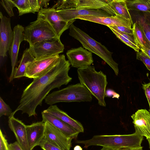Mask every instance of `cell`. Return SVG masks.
Wrapping results in <instances>:
<instances>
[{"mask_svg":"<svg viewBox=\"0 0 150 150\" xmlns=\"http://www.w3.org/2000/svg\"><path fill=\"white\" fill-rule=\"evenodd\" d=\"M66 55L70 65L77 69L90 66L93 62L92 53L81 47L70 49Z\"/></svg>","mask_w":150,"mask_h":150,"instance_id":"7c38bea8","label":"cell"},{"mask_svg":"<svg viewBox=\"0 0 150 150\" xmlns=\"http://www.w3.org/2000/svg\"><path fill=\"white\" fill-rule=\"evenodd\" d=\"M50 1V0H39L40 9L47 8Z\"/></svg>","mask_w":150,"mask_h":150,"instance_id":"f35d334b","label":"cell"},{"mask_svg":"<svg viewBox=\"0 0 150 150\" xmlns=\"http://www.w3.org/2000/svg\"><path fill=\"white\" fill-rule=\"evenodd\" d=\"M148 1L149 3L150 4V0H148Z\"/></svg>","mask_w":150,"mask_h":150,"instance_id":"bcb514c9","label":"cell"},{"mask_svg":"<svg viewBox=\"0 0 150 150\" xmlns=\"http://www.w3.org/2000/svg\"><path fill=\"white\" fill-rule=\"evenodd\" d=\"M69 35L79 41L83 47L96 54L105 61L113 69L115 74L119 73L118 64L112 57L113 53L104 45L90 36L86 33L75 26L73 23L69 27Z\"/></svg>","mask_w":150,"mask_h":150,"instance_id":"277c9868","label":"cell"},{"mask_svg":"<svg viewBox=\"0 0 150 150\" xmlns=\"http://www.w3.org/2000/svg\"><path fill=\"white\" fill-rule=\"evenodd\" d=\"M117 29L122 32L133 35L132 28L123 26H115Z\"/></svg>","mask_w":150,"mask_h":150,"instance_id":"d590c367","label":"cell"},{"mask_svg":"<svg viewBox=\"0 0 150 150\" xmlns=\"http://www.w3.org/2000/svg\"><path fill=\"white\" fill-rule=\"evenodd\" d=\"M134 40L137 45L140 48L143 47L150 49L140 25L137 21L132 28Z\"/></svg>","mask_w":150,"mask_h":150,"instance_id":"d4e9b609","label":"cell"},{"mask_svg":"<svg viewBox=\"0 0 150 150\" xmlns=\"http://www.w3.org/2000/svg\"><path fill=\"white\" fill-rule=\"evenodd\" d=\"M39 146L43 150H63L54 145L44 138Z\"/></svg>","mask_w":150,"mask_h":150,"instance_id":"4dcf8cb0","label":"cell"},{"mask_svg":"<svg viewBox=\"0 0 150 150\" xmlns=\"http://www.w3.org/2000/svg\"><path fill=\"white\" fill-rule=\"evenodd\" d=\"M59 57L57 54L35 58L27 67L25 76L33 79L39 77L54 65Z\"/></svg>","mask_w":150,"mask_h":150,"instance_id":"9c48e42d","label":"cell"},{"mask_svg":"<svg viewBox=\"0 0 150 150\" xmlns=\"http://www.w3.org/2000/svg\"><path fill=\"white\" fill-rule=\"evenodd\" d=\"M19 11V16L38 12L40 10L39 0H11Z\"/></svg>","mask_w":150,"mask_h":150,"instance_id":"7402d4cb","label":"cell"},{"mask_svg":"<svg viewBox=\"0 0 150 150\" xmlns=\"http://www.w3.org/2000/svg\"><path fill=\"white\" fill-rule=\"evenodd\" d=\"M45 122L42 121L26 125V129L28 144L31 150L39 146L44 138Z\"/></svg>","mask_w":150,"mask_h":150,"instance_id":"d6986e66","label":"cell"},{"mask_svg":"<svg viewBox=\"0 0 150 150\" xmlns=\"http://www.w3.org/2000/svg\"><path fill=\"white\" fill-rule=\"evenodd\" d=\"M8 144L5 136L0 130V150H8Z\"/></svg>","mask_w":150,"mask_h":150,"instance_id":"d6a6232c","label":"cell"},{"mask_svg":"<svg viewBox=\"0 0 150 150\" xmlns=\"http://www.w3.org/2000/svg\"><path fill=\"white\" fill-rule=\"evenodd\" d=\"M143 17L150 27V13L144 12Z\"/></svg>","mask_w":150,"mask_h":150,"instance_id":"ab89813d","label":"cell"},{"mask_svg":"<svg viewBox=\"0 0 150 150\" xmlns=\"http://www.w3.org/2000/svg\"><path fill=\"white\" fill-rule=\"evenodd\" d=\"M44 138L63 150H70L73 139L48 122H45Z\"/></svg>","mask_w":150,"mask_h":150,"instance_id":"8fae6325","label":"cell"},{"mask_svg":"<svg viewBox=\"0 0 150 150\" xmlns=\"http://www.w3.org/2000/svg\"><path fill=\"white\" fill-rule=\"evenodd\" d=\"M24 28L22 25L18 24L15 26L13 28V38L8 51L12 67L11 71L9 78V82L12 81L14 79V71L17 62L20 45L21 42L24 40L23 34Z\"/></svg>","mask_w":150,"mask_h":150,"instance_id":"9a60e30c","label":"cell"},{"mask_svg":"<svg viewBox=\"0 0 150 150\" xmlns=\"http://www.w3.org/2000/svg\"><path fill=\"white\" fill-rule=\"evenodd\" d=\"M70 64L64 54L59 55L58 61L53 67L33 81L24 90L19 105L10 117L16 112L22 111L29 117L35 116L37 107L41 106L42 102L53 89L59 88L63 85H66L72 78L68 74Z\"/></svg>","mask_w":150,"mask_h":150,"instance_id":"6da1fadb","label":"cell"},{"mask_svg":"<svg viewBox=\"0 0 150 150\" xmlns=\"http://www.w3.org/2000/svg\"><path fill=\"white\" fill-rule=\"evenodd\" d=\"M74 150H82V148L80 146L77 145L74 146Z\"/></svg>","mask_w":150,"mask_h":150,"instance_id":"7bdbcfd3","label":"cell"},{"mask_svg":"<svg viewBox=\"0 0 150 150\" xmlns=\"http://www.w3.org/2000/svg\"><path fill=\"white\" fill-rule=\"evenodd\" d=\"M35 59L29 48H26L25 50L20 61L18 67L15 68L13 74L14 79L25 76V70L27 67Z\"/></svg>","mask_w":150,"mask_h":150,"instance_id":"cb8c5ba5","label":"cell"},{"mask_svg":"<svg viewBox=\"0 0 150 150\" xmlns=\"http://www.w3.org/2000/svg\"><path fill=\"white\" fill-rule=\"evenodd\" d=\"M119 34L124 37L126 38L127 39L132 42L136 44L134 38L133 36L128 34L122 32L117 29L115 26H112ZM137 45V44H136Z\"/></svg>","mask_w":150,"mask_h":150,"instance_id":"e575fe53","label":"cell"},{"mask_svg":"<svg viewBox=\"0 0 150 150\" xmlns=\"http://www.w3.org/2000/svg\"><path fill=\"white\" fill-rule=\"evenodd\" d=\"M0 18V55L4 58L7 56L13 41L14 32L11 28L10 18L3 16L1 12Z\"/></svg>","mask_w":150,"mask_h":150,"instance_id":"4fadbf2b","label":"cell"},{"mask_svg":"<svg viewBox=\"0 0 150 150\" xmlns=\"http://www.w3.org/2000/svg\"><path fill=\"white\" fill-rule=\"evenodd\" d=\"M147 140L148 141L149 145V148L150 149V138L148 139H147Z\"/></svg>","mask_w":150,"mask_h":150,"instance_id":"f6af8a7d","label":"cell"},{"mask_svg":"<svg viewBox=\"0 0 150 150\" xmlns=\"http://www.w3.org/2000/svg\"><path fill=\"white\" fill-rule=\"evenodd\" d=\"M129 10L139 11L150 13V4L148 0H126Z\"/></svg>","mask_w":150,"mask_h":150,"instance_id":"484cf974","label":"cell"},{"mask_svg":"<svg viewBox=\"0 0 150 150\" xmlns=\"http://www.w3.org/2000/svg\"><path fill=\"white\" fill-rule=\"evenodd\" d=\"M52 8L56 11L61 9L77 8L100 9L104 10L111 16L115 15L108 6L107 0H64L58 1Z\"/></svg>","mask_w":150,"mask_h":150,"instance_id":"52a82bcc","label":"cell"},{"mask_svg":"<svg viewBox=\"0 0 150 150\" xmlns=\"http://www.w3.org/2000/svg\"><path fill=\"white\" fill-rule=\"evenodd\" d=\"M41 114L43 122H50L72 139H76L80 132L73 127L44 110L42 112Z\"/></svg>","mask_w":150,"mask_h":150,"instance_id":"ffe728a7","label":"cell"},{"mask_svg":"<svg viewBox=\"0 0 150 150\" xmlns=\"http://www.w3.org/2000/svg\"><path fill=\"white\" fill-rule=\"evenodd\" d=\"M131 117L135 132L147 139L150 138V112L146 109L138 110Z\"/></svg>","mask_w":150,"mask_h":150,"instance_id":"5bb4252c","label":"cell"},{"mask_svg":"<svg viewBox=\"0 0 150 150\" xmlns=\"http://www.w3.org/2000/svg\"><path fill=\"white\" fill-rule=\"evenodd\" d=\"M76 19L92 22L107 26H123L132 28V20L126 19L117 15L108 17L79 16L75 18Z\"/></svg>","mask_w":150,"mask_h":150,"instance_id":"2e32d148","label":"cell"},{"mask_svg":"<svg viewBox=\"0 0 150 150\" xmlns=\"http://www.w3.org/2000/svg\"><path fill=\"white\" fill-rule=\"evenodd\" d=\"M8 150H23L17 141L8 144Z\"/></svg>","mask_w":150,"mask_h":150,"instance_id":"8d00e7d4","label":"cell"},{"mask_svg":"<svg viewBox=\"0 0 150 150\" xmlns=\"http://www.w3.org/2000/svg\"><path fill=\"white\" fill-rule=\"evenodd\" d=\"M44 111L70 125L80 133L84 132L83 127L80 122L70 117L66 112L59 108L57 105H50Z\"/></svg>","mask_w":150,"mask_h":150,"instance_id":"44dd1931","label":"cell"},{"mask_svg":"<svg viewBox=\"0 0 150 150\" xmlns=\"http://www.w3.org/2000/svg\"><path fill=\"white\" fill-rule=\"evenodd\" d=\"M37 18L46 20L52 27L59 38L63 33L69 28L70 25L76 20L70 22L65 21L56 9L52 8L41 9L38 13Z\"/></svg>","mask_w":150,"mask_h":150,"instance_id":"30bf717a","label":"cell"},{"mask_svg":"<svg viewBox=\"0 0 150 150\" xmlns=\"http://www.w3.org/2000/svg\"><path fill=\"white\" fill-rule=\"evenodd\" d=\"M116 36L122 42L129 47L133 49L136 52H139L140 48L136 44L124 37L119 34L112 26H108Z\"/></svg>","mask_w":150,"mask_h":150,"instance_id":"83f0119b","label":"cell"},{"mask_svg":"<svg viewBox=\"0 0 150 150\" xmlns=\"http://www.w3.org/2000/svg\"><path fill=\"white\" fill-rule=\"evenodd\" d=\"M23 34L24 40L29 43V46L44 40L58 38L50 23L41 18H37L25 27Z\"/></svg>","mask_w":150,"mask_h":150,"instance_id":"8992f818","label":"cell"},{"mask_svg":"<svg viewBox=\"0 0 150 150\" xmlns=\"http://www.w3.org/2000/svg\"><path fill=\"white\" fill-rule=\"evenodd\" d=\"M149 106V112H150V105Z\"/></svg>","mask_w":150,"mask_h":150,"instance_id":"7dc6e473","label":"cell"},{"mask_svg":"<svg viewBox=\"0 0 150 150\" xmlns=\"http://www.w3.org/2000/svg\"><path fill=\"white\" fill-rule=\"evenodd\" d=\"M142 88L144 91L149 106L150 105V82L148 83L142 84Z\"/></svg>","mask_w":150,"mask_h":150,"instance_id":"836d02e7","label":"cell"},{"mask_svg":"<svg viewBox=\"0 0 150 150\" xmlns=\"http://www.w3.org/2000/svg\"><path fill=\"white\" fill-rule=\"evenodd\" d=\"M117 150V149H114V148H112L106 147H103L100 150Z\"/></svg>","mask_w":150,"mask_h":150,"instance_id":"ee69618b","label":"cell"},{"mask_svg":"<svg viewBox=\"0 0 150 150\" xmlns=\"http://www.w3.org/2000/svg\"><path fill=\"white\" fill-rule=\"evenodd\" d=\"M13 112L9 106L0 97V117L5 115L10 117Z\"/></svg>","mask_w":150,"mask_h":150,"instance_id":"f1b7e54d","label":"cell"},{"mask_svg":"<svg viewBox=\"0 0 150 150\" xmlns=\"http://www.w3.org/2000/svg\"><path fill=\"white\" fill-rule=\"evenodd\" d=\"M143 147L141 146L137 148H120L116 150H142Z\"/></svg>","mask_w":150,"mask_h":150,"instance_id":"60d3db41","label":"cell"},{"mask_svg":"<svg viewBox=\"0 0 150 150\" xmlns=\"http://www.w3.org/2000/svg\"><path fill=\"white\" fill-rule=\"evenodd\" d=\"M140 50L146 53L150 57V49L143 47L140 48Z\"/></svg>","mask_w":150,"mask_h":150,"instance_id":"b9f144b4","label":"cell"},{"mask_svg":"<svg viewBox=\"0 0 150 150\" xmlns=\"http://www.w3.org/2000/svg\"><path fill=\"white\" fill-rule=\"evenodd\" d=\"M0 3L10 17L14 16L13 11L14 6L11 0H1Z\"/></svg>","mask_w":150,"mask_h":150,"instance_id":"1f68e13d","label":"cell"},{"mask_svg":"<svg viewBox=\"0 0 150 150\" xmlns=\"http://www.w3.org/2000/svg\"><path fill=\"white\" fill-rule=\"evenodd\" d=\"M77 72L80 83L96 98L99 105L105 107V97L108 84L106 75L101 71H96L91 65L78 69Z\"/></svg>","mask_w":150,"mask_h":150,"instance_id":"7a4b0ae2","label":"cell"},{"mask_svg":"<svg viewBox=\"0 0 150 150\" xmlns=\"http://www.w3.org/2000/svg\"><path fill=\"white\" fill-rule=\"evenodd\" d=\"M105 96L108 97H111L113 96L114 98H118L120 96L119 94L116 93L114 91L112 90L108 89L105 91Z\"/></svg>","mask_w":150,"mask_h":150,"instance_id":"74e56055","label":"cell"},{"mask_svg":"<svg viewBox=\"0 0 150 150\" xmlns=\"http://www.w3.org/2000/svg\"><path fill=\"white\" fill-rule=\"evenodd\" d=\"M143 139V136L135 132L127 135H96L89 139L76 140L75 142L83 144L85 148L91 146H98L117 149L140 147Z\"/></svg>","mask_w":150,"mask_h":150,"instance_id":"3957f363","label":"cell"},{"mask_svg":"<svg viewBox=\"0 0 150 150\" xmlns=\"http://www.w3.org/2000/svg\"><path fill=\"white\" fill-rule=\"evenodd\" d=\"M92 99L90 92L80 83L69 85L53 91L48 94L45 99V102L50 105L62 102H91Z\"/></svg>","mask_w":150,"mask_h":150,"instance_id":"5b68a950","label":"cell"},{"mask_svg":"<svg viewBox=\"0 0 150 150\" xmlns=\"http://www.w3.org/2000/svg\"><path fill=\"white\" fill-rule=\"evenodd\" d=\"M137 21L150 49V27L144 17L139 18Z\"/></svg>","mask_w":150,"mask_h":150,"instance_id":"4316f807","label":"cell"},{"mask_svg":"<svg viewBox=\"0 0 150 150\" xmlns=\"http://www.w3.org/2000/svg\"><path fill=\"white\" fill-rule=\"evenodd\" d=\"M35 58L59 54L63 52L64 46L58 38L46 40L35 43L29 48Z\"/></svg>","mask_w":150,"mask_h":150,"instance_id":"ba28073f","label":"cell"},{"mask_svg":"<svg viewBox=\"0 0 150 150\" xmlns=\"http://www.w3.org/2000/svg\"><path fill=\"white\" fill-rule=\"evenodd\" d=\"M57 12L65 21L70 22L74 20L79 16H96L108 17L111 16L106 11L102 9L69 8L61 9Z\"/></svg>","mask_w":150,"mask_h":150,"instance_id":"e0dca14e","label":"cell"},{"mask_svg":"<svg viewBox=\"0 0 150 150\" xmlns=\"http://www.w3.org/2000/svg\"><path fill=\"white\" fill-rule=\"evenodd\" d=\"M107 2L109 8L115 15L132 20L126 0H107Z\"/></svg>","mask_w":150,"mask_h":150,"instance_id":"603a6c76","label":"cell"},{"mask_svg":"<svg viewBox=\"0 0 150 150\" xmlns=\"http://www.w3.org/2000/svg\"><path fill=\"white\" fill-rule=\"evenodd\" d=\"M137 59L142 62L150 71V57L142 51L137 52Z\"/></svg>","mask_w":150,"mask_h":150,"instance_id":"f546056e","label":"cell"},{"mask_svg":"<svg viewBox=\"0 0 150 150\" xmlns=\"http://www.w3.org/2000/svg\"><path fill=\"white\" fill-rule=\"evenodd\" d=\"M8 124L9 128L13 132L17 142L23 150H31L27 138L26 125L21 120L15 118L14 116L8 117Z\"/></svg>","mask_w":150,"mask_h":150,"instance_id":"ac0fdd59","label":"cell"}]
</instances>
